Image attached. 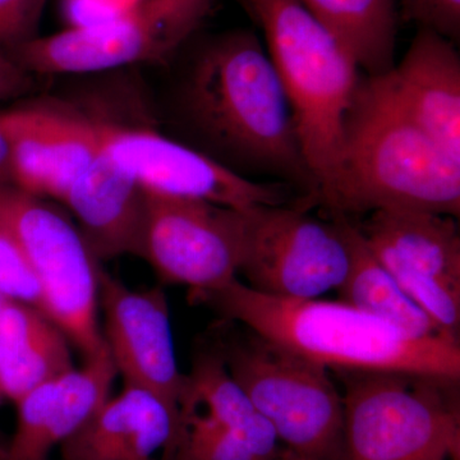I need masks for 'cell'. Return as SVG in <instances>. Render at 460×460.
I'll return each instance as SVG.
<instances>
[{
	"label": "cell",
	"instance_id": "21",
	"mask_svg": "<svg viewBox=\"0 0 460 460\" xmlns=\"http://www.w3.org/2000/svg\"><path fill=\"white\" fill-rule=\"evenodd\" d=\"M189 377V401L181 414L204 407L205 413L234 429L270 460H279L277 434L246 393L230 376L217 345L202 348L193 357Z\"/></svg>",
	"mask_w": 460,
	"mask_h": 460
},
{
	"label": "cell",
	"instance_id": "23",
	"mask_svg": "<svg viewBox=\"0 0 460 460\" xmlns=\"http://www.w3.org/2000/svg\"><path fill=\"white\" fill-rule=\"evenodd\" d=\"M165 460L270 459L243 435L195 408L181 416L180 435Z\"/></svg>",
	"mask_w": 460,
	"mask_h": 460
},
{
	"label": "cell",
	"instance_id": "29",
	"mask_svg": "<svg viewBox=\"0 0 460 460\" xmlns=\"http://www.w3.org/2000/svg\"><path fill=\"white\" fill-rule=\"evenodd\" d=\"M279 460H307L301 458V456H296V454H293L292 452H289V450H284V452L280 453V458Z\"/></svg>",
	"mask_w": 460,
	"mask_h": 460
},
{
	"label": "cell",
	"instance_id": "16",
	"mask_svg": "<svg viewBox=\"0 0 460 460\" xmlns=\"http://www.w3.org/2000/svg\"><path fill=\"white\" fill-rule=\"evenodd\" d=\"M100 261L140 257L146 192L102 151L60 201Z\"/></svg>",
	"mask_w": 460,
	"mask_h": 460
},
{
	"label": "cell",
	"instance_id": "8",
	"mask_svg": "<svg viewBox=\"0 0 460 460\" xmlns=\"http://www.w3.org/2000/svg\"><path fill=\"white\" fill-rule=\"evenodd\" d=\"M238 274L263 295L313 299L338 290L352 262V219L298 204L242 208Z\"/></svg>",
	"mask_w": 460,
	"mask_h": 460
},
{
	"label": "cell",
	"instance_id": "31",
	"mask_svg": "<svg viewBox=\"0 0 460 460\" xmlns=\"http://www.w3.org/2000/svg\"><path fill=\"white\" fill-rule=\"evenodd\" d=\"M3 305H4V299L2 298V296H0V314H2V308ZM3 402L2 395H0V402Z\"/></svg>",
	"mask_w": 460,
	"mask_h": 460
},
{
	"label": "cell",
	"instance_id": "24",
	"mask_svg": "<svg viewBox=\"0 0 460 460\" xmlns=\"http://www.w3.org/2000/svg\"><path fill=\"white\" fill-rule=\"evenodd\" d=\"M0 296L4 301L30 305L45 314L41 284L35 269L17 239L3 224H0Z\"/></svg>",
	"mask_w": 460,
	"mask_h": 460
},
{
	"label": "cell",
	"instance_id": "14",
	"mask_svg": "<svg viewBox=\"0 0 460 460\" xmlns=\"http://www.w3.org/2000/svg\"><path fill=\"white\" fill-rule=\"evenodd\" d=\"M108 349L83 367L35 387L16 402L17 425L4 460H50L108 401L117 377Z\"/></svg>",
	"mask_w": 460,
	"mask_h": 460
},
{
	"label": "cell",
	"instance_id": "3",
	"mask_svg": "<svg viewBox=\"0 0 460 460\" xmlns=\"http://www.w3.org/2000/svg\"><path fill=\"white\" fill-rule=\"evenodd\" d=\"M386 208L458 217L460 160L417 122L392 72L363 75L347 127L343 180L329 217Z\"/></svg>",
	"mask_w": 460,
	"mask_h": 460
},
{
	"label": "cell",
	"instance_id": "22",
	"mask_svg": "<svg viewBox=\"0 0 460 460\" xmlns=\"http://www.w3.org/2000/svg\"><path fill=\"white\" fill-rule=\"evenodd\" d=\"M350 239L352 262L344 283L338 289L341 301L410 337L445 335L429 314L402 292L394 278L374 256L354 219Z\"/></svg>",
	"mask_w": 460,
	"mask_h": 460
},
{
	"label": "cell",
	"instance_id": "5",
	"mask_svg": "<svg viewBox=\"0 0 460 460\" xmlns=\"http://www.w3.org/2000/svg\"><path fill=\"white\" fill-rule=\"evenodd\" d=\"M343 383V460H459L458 381L387 371H334Z\"/></svg>",
	"mask_w": 460,
	"mask_h": 460
},
{
	"label": "cell",
	"instance_id": "11",
	"mask_svg": "<svg viewBox=\"0 0 460 460\" xmlns=\"http://www.w3.org/2000/svg\"><path fill=\"white\" fill-rule=\"evenodd\" d=\"M356 223L371 252L402 292L445 335L459 339L460 235L456 217L386 208Z\"/></svg>",
	"mask_w": 460,
	"mask_h": 460
},
{
	"label": "cell",
	"instance_id": "26",
	"mask_svg": "<svg viewBox=\"0 0 460 460\" xmlns=\"http://www.w3.org/2000/svg\"><path fill=\"white\" fill-rule=\"evenodd\" d=\"M48 0H0V50H11L35 38Z\"/></svg>",
	"mask_w": 460,
	"mask_h": 460
},
{
	"label": "cell",
	"instance_id": "9",
	"mask_svg": "<svg viewBox=\"0 0 460 460\" xmlns=\"http://www.w3.org/2000/svg\"><path fill=\"white\" fill-rule=\"evenodd\" d=\"M215 0H140L107 20L35 36L11 49L32 75H84L168 59Z\"/></svg>",
	"mask_w": 460,
	"mask_h": 460
},
{
	"label": "cell",
	"instance_id": "13",
	"mask_svg": "<svg viewBox=\"0 0 460 460\" xmlns=\"http://www.w3.org/2000/svg\"><path fill=\"white\" fill-rule=\"evenodd\" d=\"M102 338L124 385L162 398L180 414L189 401V377L175 356L168 298L162 287L133 289L102 269Z\"/></svg>",
	"mask_w": 460,
	"mask_h": 460
},
{
	"label": "cell",
	"instance_id": "10",
	"mask_svg": "<svg viewBox=\"0 0 460 460\" xmlns=\"http://www.w3.org/2000/svg\"><path fill=\"white\" fill-rule=\"evenodd\" d=\"M98 124L105 153L145 192L199 199L238 210L296 204L298 199L296 190L287 184L242 177L198 148L150 127L102 119Z\"/></svg>",
	"mask_w": 460,
	"mask_h": 460
},
{
	"label": "cell",
	"instance_id": "27",
	"mask_svg": "<svg viewBox=\"0 0 460 460\" xmlns=\"http://www.w3.org/2000/svg\"><path fill=\"white\" fill-rule=\"evenodd\" d=\"M33 75L7 53L0 50V102L21 98L32 89Z\"/></svg>",
	"mask_w": 460,
	"mask_h": 460
},
{
	"label": "cell",
	"instance_id": "7",
	"mask_svg": "<svg viewBox=\"0 0 460 460\" xmlns=\"http://www.w3.org/2000/svg\"><path fill=\"white\" fill-rule=\"evenodd\" d=\"M0 224L31 261L45 314L84 359L104 352L99 321L102 268L75 220L49 199L12 186L0 190Z\"/></svg>",
	"mask_w": 460,
	"mask_h": 460
},
{
	"label": "cell",
	"instance_id": "12",
	"mask_svg": "<svg viewBox=\"0 0 460 460\" xmlns=\"http://www.w3.org/2000/svg\"><path fill=\"white\" fill-rule=\"evenodd\" d=\"M239 253L238 208L146 192L140 257L162 283L186 286L196 301L237 278Z\"/></svg>",
	"mask_w": 460,
	"mask_h": 460
},
{
	"label": "cell",
	"instance_id": "17",
	"mask_svg": "<svg viewBox=\"0 0 460 460\" xmlns=\"http://www.w3.org/2000/svg\"><path fill=\"white\" fill-rule=\"evenodd\" d=\"M14 187L36 198L54 199L81 140L77 111L65 102H29L0 111Z\"/></svg>",
	"mask_w": 460,
	"mask_h": 460
},
{
	"label": "cell",
	"instance_id": "19",
	"mask_svg": "<svg viewBox=\"0 0 460 460\" xmlns=\"http://www.w3.org/2000/svg\"><path fill=\"white\" fill-rule=\"evenodd\" d=\"M71 341L38 308L4 301L0 314V395L14 404L75 368Z\"/></svg>",
	"mask_w": 460,
	"mask_h": 460
},
{
	"label": "cell",
	"instance_id": "28",
	"mask_svg": "<svg viewBox=\"0 0 460 460\" xmlns=\"http://www.w3.org/2000/svg\"><path fill=\"white\" fill-rule=\"evenodd\" d=\"M14 186L12 178L11 160L4 136L0 132V190Z\"/></svg>",
	"mask_w": 460,
	"mask_h": 460
},
{
	"label": "cell",
	"instance_id": "4",
	"mask_svg": "<svg viewBox=\"0 0 460 460\" xmlns=\"http://www.w3.org/2000/svg\"><path fill=\"white\" fill-rule=\"evenodd\" d=\"M262 30L314 181L307 208L332 213L343 180L345 127L363 75L298 0H244Z\"/></svg>",
	"mask_w": 460,
	"mask_h": 460
},
{
	"label": "cell",
	"instance_id": "1",
	"mask_svg": "<svg viewBox=\"0 0 460 460\" xmlns=\"http://www.w3.org/2000/svg\"><path fill=\"white\" fill-rule=\"evenodd\" d=\"M177 111L193 147L242 177L292 187L307 208L313 174L283 84L257 33L232 30L206 41L181 75Z\"/></svg>",
	"mask_w": 460,
	"mask_h": 460
},
{
	"label": "cell",
	"instance_id": "2",
	"mask_svg": "<svg viewBox=\"0 0 460 460\" xmlns=\"http://www.w3.org/2000/svg\"><path fill=\"white\" fill-rule=\"evenodd\" d=\"M195 302L326 370L460 378L459 339L410 337L341 301L263 295L235 278Z\"/></svg>",
	"mask_w": 460,
	"mask_h": 460
},
{
	"label": "cell",
	"instance_id": "25",
	"mask_svg": "<svg viewBox=\"0 0 460 460\" xmlns=\"http://www.w3.org/2000/svg\"><path fill=\"white\" fill-rule=\"evenodd\" d=\"M401 20L453 42L460 38V0H396Z\"/></svg>",
	"mask_w": 460,
	"mask_h": 460
},
{
	"label": "cell",
	"instance_id": "15",
	"mask_svg": "<svg viewBox=\"0 0 460 460\" xmlns=\"http://www.w3.org/2000/svg\"><path fill=\"white\" fill-rule=\"evenodd\" d=\"M180 431V414L162 398L124 385L60 445V459L165 460Z\"/></svg>",
	"mask_w": 460,
	"mask_h": 460
},
{
	"label": "cell",
	"instance_id": "18",
	"mask_svg": "<svg viewBox=\"0 0 460 460\" xmlns=\"http://www.w3.org/2000/svg\"><path fill=\"white\" fill-rule=\"evenodd\" d=\"M390 72L417 122L460 160V57L456 42L419 29L407 53Z\"/></svg>",
	"mask_w": 460,
	"mask_h": 460
},
{
	"label": "cell",
	"instance_id": "6",
	"mask_svg": "<svg viewBox=\"0 0 460 460\" xmlns=\"http://www.w3.org/2000/svg\"><path fill=\"white\" fill-rule=\"evenodd\" d=\"M217 338L230 376L287 450L307 460L344 459L343 398L325 367L248 329Z\"/></svg>",
	"mask_w": 460,
	"mask_h": 460
},
{
	"label": "cell",
	"instance_id": "20",
	"mask_svg": "<svg viewBox=\"0 0 460 460\" xmlns=\"http://www.w3.org/2000/svg\"><path fill=\"white\" fill-rule=\"evenodd\" d=\"M356 60L366 75L395 66L396 0H298Z\"/></svg>",
	"mask_w": 460,
	"mask_h": 460
},
{
	"label": "cell",
	"instance_id": "30",
	"mask_svg": "<svg viewBox=\"0 0 460 460\" xmlns=\"http://www.w3.org/2000/svg\"><path fill=\"white\" fill-rule=\"evenodd\" d=\"M5 447L0 444V460H4Z\"/></svg>",
	"mask_w": 460,
	"mask_h": 460
}]
</instances>
